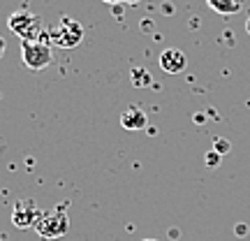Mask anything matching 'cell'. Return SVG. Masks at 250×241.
Segmentation results:
<instances>
[{"instance_id": "obj_9", "label": "cell", "mask_w": 250, "mask_h": 241, "mask_svg": "<svg viewBox=\"0 0 250 241\" xmlns=\"http://www.w3.org/2000/svg\"><path fill=\"white\" fill-rule=\"evenodd\" d=\"M132 81H134V86H146V84H151V77H148V72L146 70L134 67L132 70Z\"/></svg>"}, {"instance_id": "obj_12", "label": "cell", "mask_w": 250, "mask_h": 241, "mask_svg": "<svg viewBox=\"0 0 250 241\" xmlns=\"http://www.w3.org/2000/svg\"><path fill=\"white\" fill-rule=\"evenodd\" d=\"M5 49H7V44H5V37H0V58L5 56Z\"/></svg>"}, {"instance_id": "obj_10", "label": "cell", "mask_w": 250, "mask_h": 241, "mask_svg": "<svg viewBox=\"0 0 250 241\" xmlns=\"http://www.w3.org/2000/svg\"><path fill=\"white\" fill-rule=\"evenodd\" d=\"M213 151H215V153H220V155H227V153H229V142H227V139H220V137H218V139L213 142Z\"/></svg>"}, {"instance_id": "obj_5", "label": "cell", "mask_w": 250, "mask_h": 241, "mask_svg": "<svg viewBox=\"0 0 250 241\" xmlns=\"http://www.w3.org/2000/svg\"><path fill=\"white\" fill-rule=\"evenodd\" d=\"M40 216H42V211L37 209L33 199H19L14 209H12V223L19 230H28V227H35Z\"/></svg>"}, {"instance_id": "obj_13", "label": "cell", "mask_w": 250, "mask_h": 241, "mask_svg": "<svg viewBox=\"0 0 250 241\" xmlns=\"http://www.w3.org/2000/svg\"><path fill=\"white\" fill-rule=\"evenodd\" d=\"M102 2H107V5H111V7H116L118 2H123V0H102Z\"/></svg>"}, {"instance_id": "obj_11", "label": "cell", "mask_w": 250, "mask_h": 241, "mask_svg": "<svg viewBox=\"0 0 250 241\" xmlns=\"http://www.w3.org/2000/svg\"><path fill=\"white\" fill-rule=\"evenodd\" d=\"M218 162H220V153H215V151L206 153V165L208 167H218Z\"/></svg>"}, {"instance_id": "obj_2", "label": "cell", "mask_w": 250, "mask_h": 241, "mask_svg": "<svg viewBox=\"0 0 250 241\" xmlns=\"http://www.w3.org/2000/svg\"><path fill=\"white\" fill-rule=\"evenodd\" d=\"M70 230V218L65 214V206H58L56 211H42V216L37 218L35 223V232L42 237V239H61L65 237Z\"/></svg>"}, {"instance_id": "obj_4", "label": "cell", "mask_w": 250, "mask_h": 241, "mask_svg": "<svg viewBox=\"0 0 250 241\" xmlns=\"http://www.w3.org/2000/svg\"><path fill=\"white\" fill-rule=\"evenodd\" d=\"M7 28L14 35L21 37V40H40L46 33L44 26H42V19L37 14H33V12H26V9L14 12L7 19Z\"/></svg>"}, {"instance_id": "obj_17", "label": "cell", "mask_w": 250, "mask_h": 241, "mask_svg": "<svg viewBox=\"0 0 250 241\" xmlns=\"http://www.w3.org/2000/svg\"><path fill=\"white\" fill-rule=\"evenodd\" d=\"M144 241H158V239H144Z\"/></svg>"}, {"instance_id": "obj_7", "label": "cell", "mask_w": 250, "mask_h": 241, "mask_svg": "<svg viewBox=\"0 0 250 241\" xmlns=\"http://www.w3.org/2000/svg\"><path fill=\"white\" fill-rule=\"evenodd\" d=\"M121 125L130 132H137V130H144L148 125V116L139 105H130L127 111H123V116H121Z\"/></svg>"}, {"instance_id": "obj_3", "label": "cell", "mask_w": 250, "mask_h": 241, "mask_svg": "<svg viewBox=\"0 0 250 241\" xmlns=\"http://www.w3.org/2000/svg\"><path fill=\"white\" fill-rule=\"evenodd\" d=\"M49 40H51V44L61 46V49H74L83 40V28L74 19L61 17V21L54 28H49Z\"/></svg>"}, {"instance_id": "obj_1", "label": "cell", "mask_w": 250, "mask_h": 241, "mask_svg": "<svg viewBox=\"0 0 250 241\" xmlns=\"http://www.w3.org/2000/svg\"><path fill=\"white\" fill-rule=\"evenodd\" d=\"M21 61L28 70L40 72L49 67L54 61V51H51V40H49V30L40 40H21Z\"/></svg>"}, {"instance_id": "obj_15", "label": "cell", "mask_w": 250, "mask_h": 241, "mask_svg": "<svg viewBox=\"0 0 250 241\" xmlns=\"http://www.w3.org/2000/svg\"><path fill=\"white\" fill-rule=\"evenodd\" d=\"M246 30H248V35H250V19L246 21Z\"/></svg>"}, {"instance_id": "obj_8", "label": "cell", "mask_w": 250, "mask_h": 241, "mask_svg": "<svg viewBox=\"0 0 250 241\" xmlns=\"http://www.w3.org/2000/svg\"><path fill=\"white\" fill-rule=\"evenodd\" d=\"M206 5L213 9L215 14H220V17H234L243 7L241 0H206Z\"/></svg>"}, {"instance_id": "obj_6", "label": "cell", "mask_w": 250, "mask_h": 241, "mask_svg": "<svg viewBox=\"0 0 250 241\" xmlns=\"http://www.w3.org/2000/svg\"><path fill=\"white\" fill-rule=\"evenodd\" d=\"M158 63L167 74H181L188 67V58L181 49H165L160 58H158Z\"/></svg>"}, {"instance_id": "obj_14", "label": "cell", "mask_w": 250, "mask_h": 241, "mask_svg": "<svg viewBox=\"0 0 250 241\" xmlns=\"http://www.w3.org/2000/svg\"><path fill=\"white\" fill-rule=\"evenodd\" d=\"M123 2H127V5H137V2H142V0H123Z\"/></svg>"}, {"instance_id": "obj_16", "label": "cell", "mask_w": 250, "mask_h": 241, "mask_svg": "<svg viewBox=\"0 0 250 241\" xmlns=\"http://www.w3.org/2000/svg\"><path fill=\"white\" fill-rule=\"evenodd\" d=\"M0 241H5V234H2V232H0Z\"/></svg>"}]
</instances>
